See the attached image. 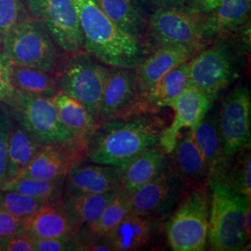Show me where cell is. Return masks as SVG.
<instances>
[{"label": "cell", "instance_id": "cell-1", "mask_svg": "<svg viewBox=\"0 0 251 251\" xmlns=\"http://www.w3.org/2000/svg\"><path fill=\"white\" fill-rule=\"evenodd\" d=\"M165 123L151 113H139L100 122L86 153L90 161L124 169L136 156L159 143Z\"/></svg>", "mask_w": 251, "mask_h": 251}, {"label": "cell", "instance_id": "cell-2", "mask_svg": "<svg viewBox=\"0 0 251 251\" xmlns=\"http://www.w3.org/2000/svg\"><path fill=\"white\" fill-rule=\"evenodd\" d=\"M86 52L109 67L135 69L145 57L143 42L117 26L96 0H73Z\"/></svg>", "mask_w": 251, "mask_h": 251}, {"label": "cell", "instance_id": "cell-3", "mask_svg": "<svg viewBox=\"0 0 251 251\" xmlns=\"http://www.w3.org/2000/svg\"><path fill=\"white\" fill-rule=\"evenodd\" d=\"M207 243L210 251H239L249 241L245 220L251 198L235 192L221 178H210Z\"/></svg>", "mask_w": 251, "mask_h": 251}, {"label": "cell", "instance_id": "cell-4", "mask_svg": "<svg viewBox=\"0 0 251 251\" xmlns=\"http://www.w3.org/2000/svg\"><path fill=\"white\" fill-rule=\"evenodd\" d=\"M210 194L207 184L196 185L180 198L164 225L171 250L205 251L207 244Z\"/></svg>", "mask_w": 251, "mask_h": 251}, {"label": "cell", "instance_id": "cell-5", "mask_svg": "<svg viewBox=\"0 0 251 251\" xmlns=\"http://www.w3.org/2000/svg\"><path fill=\"white\" fill-rule=\"evenodd\" d=\"M2 53L9 63L52 72L58 63L54 41L36 19L22 14L1 40Z\"/></svg>", "mask_w": 251, "mask_h": 251}, {"label": "cell", "instance_id": "cell-6", "mask_svg": "<svg viewBox=\"0 0 251 251\" xmlns=\"http://www.w3.org/2000/svg\"><path fill=\"white\" fill-rule=\"evenodd\" d=\"M10 116L24 126L42 144H75L85 150L61 122L52 97L14 91L5 103Z\"/></svg>", "mask_w": 251, "mask_h": 251}, {"label": "cell", "instance_id": "cell-7", "mask_svg": "<svg viewBox=\"0 0 251 251\" xmlns=\"http://www.w3.org/2000/svg\"><path fill=\"white\" fill-rule=\"evenodd\" d=\"M109 66L88 53L75 52L57 81L59 90L77 100L99 121L101 94Z\"/></svg>", "mask_w": 251, "mask_h": 251}, {"label": "cell", "instance_id": "cell-8", "mask_svg": "<svg viewBox=\"0 0 251 251\" xmlns=\"http://www.w3.org/2000/svg\"><path fill=\"white\" fill-rule=\"evenodd\" d=\"M188 72L190 84L215 100L237 78L238 60L229 46L216 44L189 60Z\"/></svg>", "mask_w": 251, "mask_h": 251}, {"label": "cell", "instance_id": "cell-9", "mask_svg": "<svg viewBox=\"0 0 251 251\" xmlns=\"http://www.w3.org/2000/svg\"><path fill=\"white\" fill-rule=\"evenodd\" d=\"M203 19L198 9L172 6L156 9L147 27L159 47L187 46L200 51L206 41L203 34Z\"/></svg>", "mask_w": 251, "mask_h": 251}, {"label": "cell", "instance_id": "cell-10", "mask_svg": "<svg viewBox=\"0 0 251 251\" xmlns=\"http://www.w3.org/2000/svg\"><path fill=\"white\" fill-rule=\"evenodd\" d=\"M31 17L40 23L54 43L65 52L83 49L84 38L73 0H25Z\"/></svg>", "mask_w": 251, "mask_h": 251}, {"label": "cell", "instance_id": "cell-11", "mask_svg": "<svg viewBox=\"0 0 251 251\" xmlns=\"http://www.w3.org/2000/svg\"><path fill=\"white\" fill-rule=\"evenodd\" d=\"M251 95L248 86L234 87L219 110V128L226 164L246 148L251 147Z\"/></svg>", "mask_w": 251, "mask_h": 251}, {"label": "cell", "instance_id": "cell-12", "mask_svg": "<svg viewBox=\"0 0 251 251\" xmlns=\"http://www.w3.org/2000/svg\"><path fill=\"white\" fill-rule=\"evenodd\" d=\"M184 186V180L169 162L158 176L128 194L131 211L155 218L168 215L178 205Z\"/></svg>", "mask_w": 251, "mask_h": 251}, {"label": "cell", "instance_id": "cell-13", "mask_svg": "<svg viewBox=\"0 0 251 251\" xmlns=\"http://www.w3.org/2000/svg\"><path fill=\"white\" fill-rule=\"evenodd\" d=\"M133 69L109 67L100 103L99 122L144 113Z\"/></svg>", "mask_w": 251, "mask_h": 251}, {"label": "cell", "instance_id": "cell-14", "mask_svg": "<svg viewBox=\"0 0 251 251\" xmlns=\"http://www.w3.org/2000/svg\"><path fill=\"white\" fill-rule=\"evenodd\" d=\"M214 101L205 93L190 85L179 98L171 103L170 107L173 109L175 116L171 125L165 126L162 130L158 143L167 154L173 152L180 130L183 128L195 129L209 109L214 105Z\"/></svg>", "mask_w": 251, "mask_h": 251}, {"label": "cell", "instance_id": "cell-15", "mask_svg": "<svg viewBox=\"0 0 251 251\" xmlns=\"http://www.w3.org/2000/svg\"><path fill=\"white\" fill-rule=\"evenodd\" d=\"M83 151L85 150L75 144H43L26 168L13 178L64 179L77 164L79 152Z\"/></svg>", "mask_w": 251, "mask_h": 251}, {"label": "cell", "instance_id": "cell-16", "mask_svg": "<svg viewBox=\"0 0 251 251\" xmlns=\"http://www.w3.org/2000/svg\"><path fill=\"white\" fill-rule=\"evenodd\" d=\"M77 228L60 197L47 199L33 215L24 220V232L32 237L73 238Z\"/></svg>", "mask_w": 251, "mask_h": 251}, {"label": "cell", "instance_id": "cell-17", "mask_svg": "<svg viewBox=\"0 0 251 251\" xmlns=\"http://www.w3.org/2000/svg\"><path fill=\"white\" fill-rule=\"evenodd\" d=\"M199 52L187 46H161L135 68L141 98L166 74L171 72Z\"/></svg>", "mask_w": 251, "mask_h": 251}, {"label": "cell", "instance_id": "cell-18", "mask_svg": "<svg viewBox=\"0 0 251 251\" xmlns=\"http://www.w3.org/2000/svg\"><path fill=\"white\" fill-rule=\"evenodd\" d=\"M158 226L157 218L131 211L102 240L112 251L142 250L152 242Z\"/></svg>", "mask_w": 251, "mask_h": 251}, {"label": "cell", "instance_id": "cell-19", "mask_svg": "<svg viewBox=\"0 0 251 251\" xmlns=\"http://www.w3.org/2000/svg\"><path fill=\"white\" fill-rule=\"evenodd\" d=\"M122 168L96 164L75 165L66 176L65 191L106 194L121 189Z\"/></svg>", "mask_w": 251, "mask_h": 251}, {"label": "cell", "instance_id": "cell-20", "mask_svg": "<svg viewBox=\"0 0 251 251\" xmlns=\"http://www.w3.org/2000/svg\"><path fill=\"white\" fill-rule=\"evenodd\" d=\"M197 142L207 167V179L221 177L226 163L223 153V143L219 128V110L214 105L209 109L198 126L193 129Z\"/></svg>", "mask_w": 251, "mask_h": 251}, {"label": "cell", "instance_id": "cell-21", "mask_svg": "<svg viewBox=\"0 0 251 251\" xmlns=\"http://www.w3.org/2000/svg\"><path fill=\"white\" fill-rule=\"evenodd\" d=\"M52 100L63 125L74 139L86 149L89 139L99 126V121L80 101L62 91L57 92Z\"/></svg>", "mask_w": 251, "mask_h": 251}, {"label": "cell", "instance_id": "cell-22", "mask_svg": "<svg viewBox=\"0 0 251 251\" xmlns=\"http://www.w3.org/2000/svg\"><path fill=\"white\" fill-rule=\"evenodd\" d=\"M188 62L182 63L166 74L142 96L144 113H156L164 107H170L190 86Z\"/></svg>", "mask_w": 251, "mask_h": 251}, {"label": "cell", "instance_id": "cell-23", "mask_svg": "<svg viewBox=\"0 0 251 251\" xmlns=\"http://www.w3.org/2000/svg\"><path fill=\"white\" fill-rule=\"evenodd\" d=\"M169 162L159 144L146 149L123 169L121 189L131 194L158 176Z\"/></svg>", "mask_w": 251, "mask_h": 251}, {"label": "cell", "instance_id": "cell-24", "mask_svg": "<svg viewBox=\"0 0 251 251\" xmlns=\"http://www.w3.org/2000/svg\"><path fill=\"white\" fill-rule=\"evenodd\" d=\"M173 167L184 180L185 184H206L207 167L194 136V130L190 129L177 144L171 152Z\"/></svg>", "mask_w": 251, "mask_h": 251}, {"label": "cell", "instance_id": "cell-25", "mask_svg": "<svg viewBox=\"0 0 251 251\" xmlns=\"http://www.w3.org/2000/svg\"><path fill=\"white\" fill-rule=\"evenodd\" d=\"M251 0H224L203 19V34L210 39L243 26L251 13Z\"/></svg>", "mask_w": 251, "mask_h": 251}, {"label": "cell", "instance_id": "cell-26", "mask_svg": "<svg viewBox=\"0 0 251 251\" xmlns=\"http://www.w3.org/2000/svg\"><path fill=\"white\" fill-rule=\"evenodd\" d=\"M9 75L13 89L19 92L53 97L60 91L51 72L39 68L9 63Z\"/></svg>", "mask_w": 251, "mask_h": 251}, {"label": "cell", "instance_id": "cell-27", "mask_svg": "<svg viewBox=\"0 0 251 251\" xmlns=\"http://www.w3.org/2000/svg\"><path fill=\"white\" fill-rule=\"evenodd\" d=\"M42 145L24 126L14 122L9 135L7 179L24 171Z\"/></svg>", "mask_w": 251, "mask_h": 251}, {"label": "cell", "instance_id": "cell-28", "mask_svg": "<svg viewBox=\"0 0 251 251\" xmlns=\"http://www.w3.org/2000/svg\"><path fill=\"white\" fill-rule=\"evenodd\" d=\"M114 194L115 192L106 194H88L65 191L63 199V206L78 227H87L99 218Z\"/></svg>", "mask_w": 251, "mask_h": 251}, {"label": "cell", "instance_id": "cell-29", "mask_svg": "<svg viewBox=\"0 0 251 251\" xmlns=\"http://www.w3.org/2000/svg\"><path fill=\"white\" fill-rule=\"evenodd\" d=\"M100 9L117 26L142 41L147 23L129 0H96Z\"/></svg>", "mask_w": 251, "mask_h": 251}, {"label": "cell", "instance_id": "cell-30", "mask_svg": "<svg viewBox=\"0 0 251 251\" xmlns=\"http://www.w3.org/2000/svg\"><path fill=\"white\" fill-rule=\"evenodd\" d=\"M129 212H131L129 195L122 189L117 190L99 218L87 226L88 233L93 238L103 239Z\"/></svg>", "mask_w": 251, "mask_h": 251}, {"label": "cell", "instance_id": "cell-31", "mask_svg": "<svg viewBox=\"0 0 251 251\" xmlns=\"http://www.w3.org/2000/svg\"><path fill=\"white\" fill-rule=\"evenodd\" d=\"M216 178H221L235 192L251 199V147L237 152L226 164L222 177Z\"/></svg>", "mask_w": 251, "mask_h": 251}, {"label": "cell", "instance_id": "cell-32", "mask_svg": "<svg viewBox=\"0 0 251 251\" xmlns=\"http://www.w3.org/2000/svg\"><path fill=\"white\" fill-rule=\"evenodd\" d=\"M63 180H45L31 177L11 178L1 185L0 191H14L35 198L50 199L61 197Z\"/></svg>", "mask_w": 251, "mask_h": 251}, {"label": "cell", "instance_id": "cell-33", "mask_svg": "<svg viewBox=\"0 0 251 251\" xmlns=\"http://www.w3.org/2000/svg\"><path fill=\"white\" fill-rule=\"evenodd\" d=\"M46 200L14 191H0V207L22 220L33 215Z\"/></svg>", "mask_w": 251, "mask_h": 251}, {"label": "cell", "instance_id": "cell-34", "mask_svg": "<svg viewBox=\"0 0 251 251\" xmlns=\"http://www.w3.org/2000/svg\"><path fill=\"white\" fill-rule=\"evenodd\" d=\"M14 119L5 109H0V187L7 179L8 147Z\"/></svg>", "mask_w": 251, "mask_h": 251}, {"label": "cell", "instance_id": "cell-35", "mask_svg": "<svg viewBox=\"0 0 251 251\" xmlns=\"http://www.w3.org/2000/svg\"><path fill=\"white\" fill-rule=\"evenodd\" d=\"M25 0H0V43L24 12Z\"/></svg>", "mask_w": 251, "mask_h": 251}, {"label": "cell", "instance_id": "cell-36", "mask_svg": "<svg viewBox=\"0 0 251 251\" xmlns=\"http://www.w3.org/2000/svg\"><path fill=\"white\" fill-rule=\"evenodd\" d=\"M1 251H35L33 237L26 233L0 238Z\"/></svg>", "mask_w": 251, "mask_h": 251}, {"label": "cell", "instance_id": "cell-37", "mask_svg": "<svg viewBox=\"0 0 251 251\" xmlns=\"http://www.w3.org/2000/svg\"><path fill=\"white\" fill-rule=\"evenodd\" d=\"M35 251H64L77 250L72 238H40L33 237Z\"/></svg>", "mask_w": 251, "mask_h": 251}, {"label": "cell", "instance_id": "cell-38", "mask_svg": "<svg viewBox=\"0 0 251 251\" xmlns=\"http://www.w3.org/2000/svg\"><path fill=\"white\" fill-rule=\"evenodd\" d=\"M25 233L24 220L14 217L0 207V238Z\"/></svg>", "mask_w": 251, "mask_h": 251}, {"label": "cell", "instance_id": "cell-39", "mask_svg": "<svg viewBox=\"0 0 251 251\" xmlns=\"http://www.w3.org/2000/svg\"><path fill=\"white\" fill-rule=\"evenodd\" d=\"M14 91L9 75V62L4 54L0 53V103H6Z\"/></svg>", "mask_w": 251, "mask_h": 251}, {"label": "cell", "instance_id": "cell-40", "mask_svg": "<svg viewBox=\"0 0 251 251\" xmlns=\"http://www.w3.org/2000/svg\"><path fill=\"white\" fill-rule=\"evenodd\" d=\"M224 0H198V9L200 12L207 13L215 9Z\"/></svg>", "mask_w": 251, "mask_h": 251}, {"label": "cell", "instance_id": "cell-41", "mask_svg": "<svg viewBox=\"0 0 251 251\" xmlns=\"http://www.w3.org/2000/svg\"><path fill=\"white\" fill-rule=\"evenodd\" d=\"M251 207L250 206L248 208L247 214H246V220H245V230H246V234L248 237V240L251 241Z\"/></svg>", "mask_w": 251, "mask_h": 251}, {"label": "cell", "instance_id": "cell-42", "mask_svg": "<svg viewBox=\"0 0 251 251\" xmlns=\"http://www.w3.org/2000/svg\"><path fill=\"white\" fill-rule=\"evenodd\" d=\"M156 1L164 4V5H168V6H179L180 4H182L185 0H156Z\"/></svg>", "mask_w": 251, "mask_h": 251}, {"label": "cell", "instance_id": "cell-43", "mask_svg": "<svg viewBox=\"0 0 251 251\" xmlns=\"http://www.w3.org/2000/svg\"><path fill=\"white\" fill-rule=\"evenodd\" d=\"M137 9L140 11H142V4H143V0H129Z\"/></svg>", "mask_w": 251, "mask_h": 251}]
</instances>
